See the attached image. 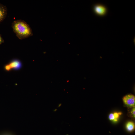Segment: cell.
I'll list each match as a JSON object with an SVG mask.
<instances>
[{
	"label": "cell",
	"mask_w": 135,
	"mask_h": 135,
	"mask_svg": "<svg viewBox=\"0 0 135 135\" xmlns=\"http://www.w3.org/2000/svg\"><path fill=\"white\" fill-rule=\"evenodd\" d=\"M12 26L14 32L20 39H26L33 35L29 25L22 20L15 21L12 23Z\"/></svg>",
	"instance_id": "1"
},
{
	"label": "cell",
	"mask_w": 135,
	"mask_h": 135,
	"mask_svg": "<svg viewBox=\"0 0 135 135\" xmlns=\"http://www.w3.org/2000/svg\"><path fill=\"white\" fill-rule=\"evenodd\" d=\"M93 10L95 15L100 17L104 16L108 12L107 7L104 5L100 4L94 5L93 7Z\"/></svg>",
	"instance_id": "2"
},
{
	"label": "cell",
	"mask_w": 135,
	"mask_h": 135,
	"mask_svg": "<svg viewBox=\"0 0 135 135\" xmlns=\"http://www.w3.org/2000/svg\"><path fill=\"white\" fill-rule=\"evenodd\" d=\"M123 102L127 106L134 107L135 105V97L134 95L128 94L126 95L123 99Z\"/></svg>",
	"instance_id": "3"
},
{
	"label": "cell",
	"mask_w": 135,
	"mask_h": 135,
	"mask_svg": "<svg viewBox=\"0 0 135 135\" xmlns=\"http://www.w3.org/2000/svg\"><path fill=\"white\" fill-rule=\"evenodd\" d=\"M9 64L12 70H18L20 69L22 67L21 62L19 60L15 59L10 61Z\"/></svg>",
	"instance_id": "4"
},
{
	"label": "cell",
	"mask_w": 135,
	"mask_h": 135,
	"mask_svg": "<svg viewBox=\"0 0 135 135\" xmlns=\"http://www.w3.org/2000/svg\"><path fill=\"white\" fill-rule=\"evenodd\" d=\"M7 10L6 6L0 4V23L2 22L6 18Z\"/></svg>",
	"instance_id": "5"
},
{
	"label": "cell",
	"mask_w": 135,
	"mask_h": 135,
	"mask_svg": "<svg viewBox=\"0 0 135 135\" xmlns=\"http://www.w3.org/2000/svg\"><path fill=\"white\" fill-rule=\"evenodd\" d=\"M126 128L128 131L130 132H133L135 129L134 123L131 121L127 123L126 125Z\"/></svg>",
	"instance_id": "6"
},
{
	"label": "cell",
	"mask_w": 135,
	"mask_h": 135,
	"mask_svg": "<svg viewBox=\"0 0 135 135\" xmlns=\"http://www.w3.org/2000/svg\"><path fill=\"white\" fill-rule=\"evenodd\" d=\"M4 68L5 70L7 71H10L12 70L9 64L5 66Z\"/></svg>",
	"instance_id": "7"
},
{
	"label": "cell",
	"mask_w": 135,
	"mask_h": 135,
	"mask_svg": "<svg viewBox=\"0 0 135 135\" xmlns=\"http://www.w3.org/2000/svg\"><path fill=\"white\" fill-rule=\"evenodd\" d=\"M115 119L113 121L115 122H116L118 121V118H119V115L118 113L115 112L114 114Z\"/></svg>",
	"instance_id": "8"
},
{
	"label": "cell",
	"mask_w": 135,
	"mask_h": 135,
	"mask_svg": "<svg viewBox=\"0 0 135 135\" xmlns=\"http://www.w3.org/2000/svg\"><path fill=\"white\" fill-rule=\"evenodd\" d=\"M109 119L110 120L113 121L115 119L114 114L113 113L110 114L109 115Z\"/></svg>",
	"instance_id": "9"
},
{
	"label": "cell",
	"mask_w": 135,
	"mask_h": 135,
	"mask_svg": "<svg viewBox=\"0 0 135 135\" xmlns=\"http://www.w3.org/2000/svg\"><path fill=\"white\" fill-rule=\"evenodd\" d=\"M135 107H134L132 109V111H131V114H132V116L134 118H135Z\"/></svg>",
	"instance_id": "10"
},
{
	"label": "cell",
	"mask_w": 135,
	"mask_h": 135,
	"mask_svg": "<svg viewBox=\"0 0 135 135\" xmlns=\"http://www.w3.org/2000/svg\"><path fill=\"white\" fill-rule=\"evenodd\" d=\"M4 42V40L0 35V44H1L2 43Z\"/></svg>",
	"instance_id": "11"
},
{
	"label": "cell",
	"mask_w": 135,
	"mask_h": 135,
	"mask_svg": "<svg viewBox=\"0 0 135 135\" xmlns=\"http://www.w3.org/2000/svg\"><path fill=\"white\" fill-rule=\"evenodd\" d=\"M62 104V103H61L59 104L58 105V108L60 107L61 106Z\"/></svg>",
	"instance_id": "12"
},
{
	"label": "cell",
	"mask_w": 135,
	"mask_h": 135,
	"mask_svg": "<svg viewBox=\"0 0 135 135\" xmlns=\"http://www.w3.org/2000/svg\"><path fill=\"white\" fill-rule=\"evenodd\" d=\"M57 110H58V109H55L53 111L54 112H55L57 111Z\"/></svg>",
	"instance_id": "13"
},
{
	"label": "cell",
	"mask_w": 135,
	"mask_h": 135,
	"mask_svg": "<svg viewBox=\"0 0 135 135\" xmlns=\"http://www.w3.org/2000/svg\"><path fill=\"white\" fill-rule=\"evenodd\" d=\"M119 115H121L122 114V113L121 112H119L118 113Z\"/></svg>",
	"instance_id": "14"
},
{
	"label": "cell",
	"mask_w": 135,
	"mask_h": 135,
	"mask_svg": "<svg viewBox=\"0 0 135 135\" xmlns=\"http://www.w3.org/2000/svg\"></svg>",
	"instance_id": "15"
}]
</instances>
